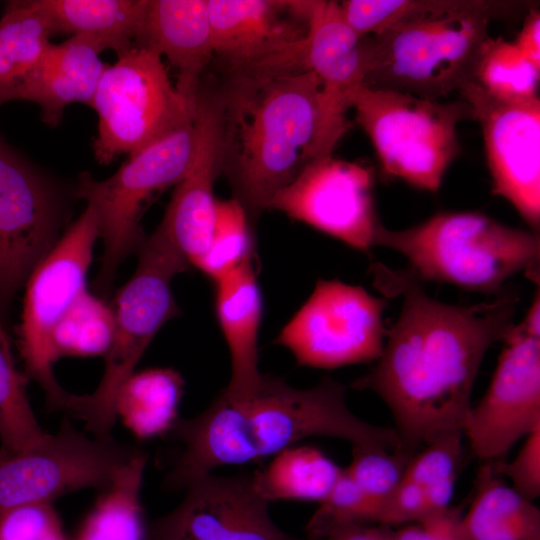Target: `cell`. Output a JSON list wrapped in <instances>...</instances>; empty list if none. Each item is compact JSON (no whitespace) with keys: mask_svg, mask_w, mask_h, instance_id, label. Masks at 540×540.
Listing matches in <instances>:
<instances>
[{"mask_svg":"<svg viewBox=\"0 0 540 540\" xmlns=\"http://www.w3.org/2000/svg\"><path fill=\"white\" fill-rule=\"evenodd\" d=\"M375 285L402 296L376 365L351 387L370 390L387 405L409 460L432 438L462 431L482 360L513 326L516 299L498 295L470 306L430 297L410 270L373 266Z\"/></svg>","mask_w":540,"mask_h":540,"instance_id":"cell-1","label":"cell"},{"mask_svg":"<svg viewBox=\"0 0 540 540\" xmlns=\"http://www.w3.org/2000/svg\"><path fill=\"white\" fill-rule=\"evenodd\" d=\"M346 391L331 377L300 389L271 375H263L256 390L246 396L222 390L200 414L180 417L166 436L180 449L165 487L184 489L218 467L274 457L313 436L345 440L362 449L397 451L394 428L371 424L352 413Z\"/></svg>","mask_w":540,"mask_h":540,"instance_id":"cell-2","label":"cell"},{"mask_svg":"<svg viewBox=\"0 0 540 540\" xmlns=\"http://www.w3.org/2000/svg\"><path fill=\"white\" fill-rule=\"evenodd\" d=\"M319 88L313 71L230 74L216 94L221 173L252 226L312 161Z\"/></svg>","mask_w":540,"mask_h":540,"instance_id":"cell-3","label":"cell"},{"mask_svg":"<svg viewBox=\"0 0 540 540\" xmlns=\"http://www.w3.org/2000/svg\"><path fill=\"white\" fill-rule=\"evenodd\" d=\"M522 6L519 1L471 0L464 8L364 37L369 57L364 85L430 100L460 91L475 81L490 22Z\"/></svg>","mask_w":540,"mask_h":540,"instance_id":"cell-4","label":"cell"},{"mask_svg":"<svg viewBox=\"0 0 540 540\" xmlns=\"http://www.w3.org/2000/svg\"><path fill=\"white\" fill-rule=\"evenodd\" d=\"M375 246L403 255L420 280L497 294L524 271L536 281L540 239L534 231L506 226L479 212H443L422 223L390 230L382 224Z\"/></svg>","mask_w":540,"mask_h":540,"instance_id":"cell-5","label":"cell"},{"mask_svg":"<svg viewBox=\"0 0 540 540\" xmlns=\"http://www.w3.org/2000/svg\"><path fill=\"white\" fill-rule=\"evenodd\" d=\"M137 252V267L111 306L114 329L103 376L94 392L76 396L70 414L83 420L97 438L111 437L121 387L160 328L180 315L171 284L190 268L188 262L158 229L145 237Z\"/></svg>","mask_w":540,"mask_h":540,"instance_id":"cell-6","label":"cell"},{"mask_svg":"<svg viewBox=\"0 0 540 540\" xmlns=\"http://www.w3.org/2000/svg\"><path fill=\"white\" fill-rule=\"evenodd\" d=\"M352 108L383 172L431 192L459 151L457 125L473 119L463 99L441 102L366 85L353 94Z\"/></svg>","mask_w":540,"mask_h":540,"instance_id":"cell-7","label":"cell"},{"mask_svg":"<svg viewBox=\"0 0 540 540\" xmlns=\"http://www.w3.org/2000/svg\"><path fill=\"white\" fill-rule=\"evenodd\" d=\"M92 108L98 115L96 160L110 164L132 156L194 121L196 109L179 94L162 57L135 45L107 65Z\"/></svg>","mask_w":540,"mask_h":540,"instance_id":"cell-8","label":"cell"},{"mask_svg":"<svg viewBox=\"0 0 540 540\" xmlns=\"http://www.w3.org/2000/svg\"><path fill=\"white\" fill-rule=\"evenodd\" d=\"M195 120V118H194ZM196 148L195 122L129 156L105 180L83 173L76 196L96 212L103 257L96 287L107 291L119 264L145 239L142 216L151 200L188 173Z\"/></svg>","mask_w":540,"mask_h":540,"instance_id":"cell-9","label":"cell"},{"mask_svg":"<svg viewBox=\"0 0 540 540\" xmlns=\"http://www.w3.org/2000/svg\"><path fill=\"white\" fill-rule=\"evenodd\" d=\"M99 237L95 210L87 205L60 236L26 280L18 341L27 374L43 390L48 408L71 412L75 394L54 376L52 332L76 298L85 290L93 249Z\"/></svg>","mask_w":540,"mask_h":540,"instance_id":"cell-10","label":"cell"},{"mask_svg":"<svg viewBox=\"0 0 540 540\" xmlns=\"http://www.w3.org/2000/svg\"><path fill=\"white\" fill-rule=\"evenodd\" d=\"M386 300L361 286L317 281L274 343L288 349L299 366L334 369L377 360L386 333Z\"/></svg>","mask_w":540,"mask_h":540,"instance_id":"cell-11","label":"cell"},{"mask_svg":"<svg viewBox=\"0 0 540 540\" xmlns=\"http://www.w3.org/2000/svg\"><path fill=\"white\" fill-rule=\"evenodd\" d=\"M503 350L482 399L471 406L463 435L482 462L504 460L511 447L540 426V299L502 340Z\"/></svg>","mask_w":540,"mask_h":540,"instance_id":"cell-12","label":"cell"},{"mask_svg":"<svg viewBox=\"0 0 540 540\" xmlns=\"http://www.w3.org/2000/svg\"><path fill=\"white\" fill-rule=\"evenodd\" d=\"M141 452L113 437L90 438L64 420L39 446L0 458V514L52 502L70 492L106 488L119 469Z\"/></svg>","mask_w":540,"mask_h":540,"instance_id":"cell-13","label":"cell"},{"mask_svg":"<svg viewBox=\"0 0 540 540\" xmlns=\"http://www.w3.org/2000/svg\"><path fill=\"white\" fill-rule=\"evenodd\" d=\"M480 124L494 194L505 198L533 231L540 223V99L506 100L476 81L459 91Z\"/></svg>","mask_w":540,"mask_h":540,"instance_id":"cell-14","label":"cell"},{"mask_svg":"<svg viewBox=\"0 0 540 540\" xmlns=\"http://www.w3.org/2000/svg\"><path fill=\"white\" fill-rule=\"evenodd\" d=\"M372 170L333 155L309 162L272 200L269 209L303 222L367 253L379 222Z\"/></svg>","mask_w":540,"mask_h":540,"instance_id":"cell-15","label":"cell"},{"mask_svg":"<svg viewBox=\"0 0 540 540\" xmlns=\"http://www.w3.org/2000/svg\"><path fill=\"white\" fill-rule=\"evenodd\" d=\"M56 190L0 136V304L59 240Z\"/></svg>","mask_w":540,"mask_h":540,"instance_id":"cell-16","label":"cell"},{"mask_svg":"<svg viewBox=\"0 0 540 540\" xmlns=\"http://www.w3.org/2000/svg\"><path fill=\"white\" fill-rule=\"evenodd\" d=\"M180 504L148 523L146 540H291L254 489L252 473L201 475Z\"/></svg>","mask_w":540,"mask_h":540,"instance_id":"cell-17","label":"cell"},{"mask_svg":"<svg viewBox=\"0 0 540 540\" xmlns=\"http://www.w3.org/2000/svg\"><path fill=\"white\" fill-rule=\"evenodd\" d=\"M194 122L193 163L175 186L157 229L190 266L196 267L211 244L218 201L214 188L221 174V133L216 94L200 89Z\"/></svg>","mask_w":540,"mask_h":540,"instance_id":"cell-18","label":"cell"},{"mask_svg":"<svg viewBox=\"0 0 540 540\" xmlns=\"http://www.w3.org/2000/svg\"><path fill=\"white\" fill-rule=\"evenodd\" d=\"M214 55L241 72L307 32V1L207 0Z\"/></svg>","mask_w":540,"mask_h":540,"instance_id":"cell-19","label":"cell"},{"mask_svg":"<svg viewBox=\"0 0 540 540\" xmlns=\"http://www.w3.org/2000/svg\"><path fill=\"white\" fill-rule=\"evenodd\" d=\"M138 45L168 60L177 91L196 109L203 74L215 57L207 0H147Z\"/></svg>","mask_w":540,"mask_h":540,"instance_id":"cell-20","label":"cell"},{"mask_svg":"<svg viewBox=\"0 0 540 540\" xmlns=\"http://www.w3.org/2000/svg\"><path fill=\"white\" fill-rule=\"evenodd\" d=\"M100 50L91 42L76 36L50 43L40 60L25 77L14 100L36 103L42 120L57 126L64 109L73 103L92 107L100 78L106 68Z\"/></svg>","mask_w":540,"mask_h":540,"instance_id":"cell-21","label":"cell"},{"mask_svg":"<svg viewBox=\"0 0 540 540\" xmlns=\"http://www.w3.org/2000/svg\"><path fill=\"white\" fill-rule=\"evenodd\" d=\"M256 259L214 281L215 312L230 356V379L223 389L232 396H246L259 386L258 335L262 297L257 283Z\"/></svg>","mask_w":540,"mask_h":540,"instance_id":"cell-22","label":"cell"},{"mask_svg":"<svg viewBox=\"0 0 540 540\" xmlns=\"http://www.w3.org/2000/svg\"><path fill=\"white\" fill-rule=\"evenodd\" d=\"M55 34H70L117 55L138 45L147 0H34Z\"/></svg>","mask_w":540,"mask_h":540,"instance_id":"cell-23","label":"cell"},{"mask_svg":"<svg viewBox=\"0 0 540 540\" xmlns=\"http://www.w3.org/2000/svg\"><path fill=\"white\" fill-rule=\"evenodd\" d=\"M462 526L467 540H540V511L483 462Z\"/></svg>","mask_w":540,"mask_h":540,"instance_id":"cell-24","label":"cell"},{"mask_svg":"<svg viewBox=\"0 0 540 540\" xmlns=\"http://www.w3.org/2000/svg\"><path fill=\"white\" fill-rule=\"evenodd\" d=\"M147 454L139 452L101 490L72 540H146L141 487Z\"/></svg>","mask_w":540,"mask_h":540,"instance_id":"cell-25","label":"cell"},{"mask_svg":"<svg viewBox=\"0 0 540 540\" xmlns=\"http://www.w3.org/2000/svg\"><path fill=\"white\" fill-rule=\"evenodd\" d=\"M184 380L172 368L134 372L121 387L116 414L139 439L166 437L180 416Z\"/></svg>","mask_w":540,"mask_h":540,"instance_id":"cell-26","label":"cell"},{"mask_svg":"<svg viewBox=\"0 0 540 540\" xmlns=\"http://www.w3.org/2000/svg\"><path fill=\"white\" fill-rule=\"evenodd\" d=\"M342 471L320 449L294 445L272 457L266 467L251 473L255 491L268 503L285 499L320 503Z\"/></svg>","mask_w":540,"mask_h":540,"instance_id":"cell-27","label":"cell"},{"mask_svg":"<svg viewBox=\"0 0 540 540\" xmlns=\"http://www.w3.org/2000/svg\"><path fill=\"white\" fill-rule=\"evenodd\" d=\"M55 35L48 18L34 0L6 3L0 17V105L15 93Z\"/></svg>","mask_w":540,"mask_h":540,"instance_id":"cell-28","label":"cell"},{"mask_svg":"<svg viewBox=\"0 0 540 540\" xmlns=\"http://www.w3.org/2000/svg\"><path fill=\"white\" fill-rule=\"evenodd\" d=\"M26 377L17 369L10 340L0 323V440L8 453L35 448L48 437L26 393Z\"/></svg>","mask_w":540,"mask_h":540,"instance_id":"cell-29","label":"cell"},{"mask_svg":"<svg viewBox=\"0 0 540 540\" xmlns=\"http://www.w3.org/2000/svg\"><path fill=\"white\" fill-rule=\"evenodd\" d=\"M114 329L112 307L85 289L55 326L51 350L55 361L64 356H104Z\"/></svg>","mask_w":540,"mask_h":540,"instance_id":"cell-30","label":"cell"},{"mask_svg":"<svg viewBox=\"0 0 540 540\" xmlns=\"http://www.w3.org/2000/svg\"><path fill=\"white\" fill-rule=\"evenodd\" d=\"M540 67L526 58L513 41L488 37L477 64L475 81L506 100L538 97Z\"/></svg>","mask_w":540,"mask_h":540,"instance_id":"cell-31","label":"cell"},{"mask_svg":"<svg viewBox=\"0 0 540 540\" xmlns=\"http://www.w3.org/2000/svg\"><path fill=\"white\" fill-rule=\"evenodd\" d=\"M255 258L253 226L242 205L217 201L211 244L195 268L213 282Z\"/></svg>","mask_w":540,"mask_h":540,"instance_id":"cell-32","label":"cell"},{"mask_svg":"<svg viewBox=\"0 0 540 540\" xmlns=\"http://www.w3.org/2000/svg\"><path fill=\"white\" fill-rule=\"evenodd\" d=\"M470 0H344L342 14L361 38L423 16L466 7Z\"/></svg>","mask_w":540,"mask_h":540,"instance_id":"cell-33","label":"cell"},{"mask_svg":"<svg viewBox=\"0 0 540 540\" xmlns=\"http://www.w3.org/2000/svg\"><path fill=\"white\" fill-rule=\"evenodd\" d=\"M408 462L407 457L397 452L353 447L351 463L345 470L379 508L402 481Z\"/></svg>","mask_w":540,"mask_h":540,"instance_id":"cell-34","label":"cell"},{"mask_svg":"<svg viewBox=\"0 0 540 540\" xmlns=\"http://www.w3.org/2000/svg\"><path fill=\"white\" fill-rule=\"evenodd\" d=\"M463 436L462 431H451L432 438L409 460L402 480L426 488L456 477L463 454Z\"/></svg>","mask_w":540,"mask_h":540,"instance_id":"cell-35","label":"cell"},{"mask_svg":"<svg viewBox=\"0 0 540 540\" xmlns=\"http://www.w3.org/2000/svg\"><path fill=\"white\" fill-rule=\"evenodd\" d=\"M0 540H69L52 502H39L0 514Z\"/></svg>","mask_w":540,"mask_h":540,"instance_id":"cell-36","label":"cell"},{"mask_svg":"<svg viewBox=\"0 0 540 540\" xmlns=\"http://www.w3.org/2000/svg\"><path fill=\"white\" fill-rule=\"evenodd\" d=\"M498 475L512 481V488L529 501L540 495V426L530 432L510 462H491Z\"/></svg>","mask_w":540,"mask_h":540,"instance_id":"cell-37","label":"cell"},{"mask_svg":"<svg viewBox=\"0 0 540 540\" xmlns=\"http://www.w3.org/2000/svg\"><path fill=\"white\" fill-rule=\"evenodd\" d=\"M429 517L425 490L422 486L402 480L384 499L377 511L374 524L398 526L408 522H421Z\"/></svg>","mask_w":540,"mask_h":540,"instance_id":"cell-38","label":"cell"},{"mask_svg":"<svg viewBox=\"0 0 540 540\" xmlns=\"http://www.w3.org/2000/svg\"><path fill=\"white\" fill-rule=\"evenodd\" d=\"M461 507H449L421 522L393 530L391 540H467L462 526Z\"/></svg>","mask_w":540,"mask_h":540,"instance_id":"cell-39","label":"cell"},{"mask_svg":"<svg viewBox=\"0 0 540 540\" xmlns=\"http://www.w3.org/2000/svg\"><path fill=\"white\" fill-rule=\"evenodd\" d=\"M389 526L344 523L332 526L313 540H391Z\"/></svg>","mask_w":540,"mask_h":540,"instance_id":"cell-40","label":"cell"},{"mask_svg":"<svg viewBox=\"0 0 540 540\" xmlns=\"http://www.w3.org/2000/svg\"><path fill=\"white\" fill-rule=\"evenodd\" d=\"M513 43L526 58L540 67V13L538 10L530 8Z\"/></svg>","mask_w":540,"mask_h":540,"instance_id":"cell-41","label":"cell"},{"mask_svg":"<svg viewBox=\"0 0 540 540\" xmlns=\"http://www.w3.org/2000/svg\"><path fill=\"white\" fill-rule=\"evenodd\" d=\"M6 451L3 450V448H0V458L5 454Z\"/></svg>","mask_w":540,"mask_h":540,"instance_id":"cell-42","label":"cell"},{"mask_svg":"<svg viewBox=\"0 0 540 540\" xmlns=\"http://www.w3.org/2000/svg\"><path fill=\"white\" fill-rule=\"evenodd\" d=\"M291 540H299V539L293 537Z\"/></svg>","mask_w":540,"mask_h":540,"instance_id":"cell-43","label":"cell"}]
</instances>
